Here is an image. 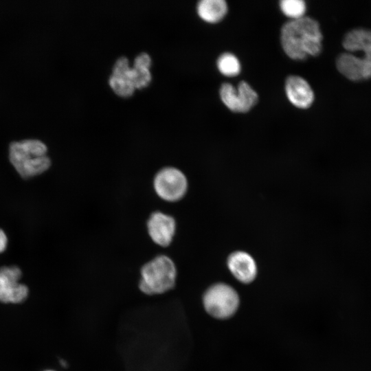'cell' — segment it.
Masks as SVG:
<instances>
[{
	"instance_id": "obj_1",
	"label": "cell",
	"mask_w": 371,
	"mask_h": 371,
	"mask_svg": "<svg viewBox=\"0 0 371 371\" xmlns=\"http://www.w3.org/2000/svg\"><path fill=\"white\" fill-rule=\"evenodd\" d=\"M322 34L315 19L304 16L291 20L282 26L280 40L286 54L294 60L318 55L322 49Z\"/></svg>"
},
{
	"instance_id": "obj_2",
	"label": "cell",
	"mask_w": 371,
	"mask_h": 371,
	"mask_svg": "<svg viewBox=\"0 0 371 371\" xmlns=\"http://www.w3.org/2000/svg\"><path fill=\"white\" fill-rule=\"evenodd\" d=\"M47 152V147L42 141L24 139L10 144L9 159L17 172L28 179L43 173L50 167Z\"/></svg>"
},
{
	"instance_id": "obj_3",
	"label": "cell",
	"mask_w": 371,
	"mask_h": 371,
	"mask_svg": "<svg viewBox=\"0 0 371 371\" xmlns=\"http://www.w3.org/2000/svg\"><path fill=\"white\" fill-rule=\"evenodd\" d=\"M177 278L174 260L166 254L157 255L141 267L138 288L146 295H161L175 286Z\"/></svg>"
},
{
	"instance_id": "obj_4",
	"label": "cell",
	"mask_w": 371,
	"mask_h": 371,
	"mask_svg": "<svg viewBox=\"0 0 371 371\" xmlns=\"http://www.w3.org/2000/svg\"><path fill=\"white\" fill-rule=\"evenodd\" d=\"M203 305L211 317L217 319H227L237 312L240 297L232 286L218 282L205 290L203 295Z\"/></svg>"
},
{
	"instance_id": "obj_5",
	"label": "cell",
	"mask_w": 371,
	"mask_h": 371,
	"mask_svg": "<svg viewBox=\"0 0 371 371\" xmlns=\"http://www.w3.org/2000/svg\"><path fill=\"white\" fill-rule=\"evenodd\" d=\"M153 187L156 195L167 203H176L184 198L188 190L185 173L175 166H165L154 176Z\"/></svg>"
},
{
	"instance_id": "obj_6",
	"label": "cell",
	"mask_w": 371,
	"mask_h": 371,
	"mask_svg": "<svg viewBox=\"0 0 371 371\" xmlns=\"http://www.w3.org/2000/svg\"><path fill=\"white\" fill-rule=\"evenodd\" d=\"M220 97L223 104L236 113L249 111L258 100L257 93L245 81L240 82L236 89L229 83H223L220 88Z\"/></svg>"
},
{
	"instance_id": "obj_7",
	"label": "cell",
	"mask_w": 371,
	"mask_h": 371,
	"mask_svg": "<svg viewBox=\"0 0 371 371\" xmlns=\"http://www.w3.org/2000/svg\"><path fill=\"white\" fill-rule=\"evenodd\" d=\"M22 273L15 265L0 267V301L3 303H21L27 296L26 285L19 282Z\"/></svg>"
},
{
	"instance_id": "obj_8",
	"label": "cell",
	"mask_w": 371,
	"mask_h": 371,
	"mask_svg": "<svg viewBox=\"0 0 371 371\" xmlns=\"http://www.w3.org/2000/svg\"><path fill=\"white\" fill-rule=\"evenodd\" d=\"M149 238L161 247L171 245L177 232V221L170 214L157 210L152 212L146 221Z\"/></svg>"
},
{
	"instance_id": "obj_9",
	"label": "cell",
	"mask_w": 371,
	"mask_h": 371,
	"mask_svg": "<svg viewBox=\"0 0 371 371\" xmlns=\"http://www.w3.org/2000/svg\"><path fill=\"white\" fill-rule=\"evenodd\" d=\"M339 71L347 78L359 81L371 78V60L352 53H342L336 60Z\"/></svg>"
},
{
	"instance_id": "obj_10",
	"label": "cell",
	"mask_w": 371,
	"mask_h": 371,
	"mask_svg": "<svg viewBox=\"0 0 371 371\" xmlns=\"http://www.w3.org/2000/svg\"><path fill=\"white\" fill-rule=\"evenodd\" d=\"M227 265L232 276L244 284L252 282L258 273V267L254 258L248 253L237 251L227 258Z\"/></svg>"
},
{
	"instance_id": "obj_11",
	"label": "cell",
	"mask_w": 371,
	"mask_h": 371,
	"mask_svg": "<svg viewBox=\"0 0 371 371\" xmlns=\"http://www.w3.org/2000/svg\"><path fill=\"white\" fill-rule=\"evenodd\" d=\"M288 100L300 109L308 108L314 101V93L308 82L298 76H289L285 82Z\"/></svg>"
},
{
	"instance_id": "obj_12",
	"label": "cell",
	"mask_w": 371,
	"mask_h": 371,
	"mask_svg": "<svg viewBox=\"0 0 371 371\" xmlns=\"http://www.w3.org/2000/svg\"><path fill=\"white\" fill-rule=\"evenodd\" d=\"M342 44L350 53L362 52L364 57L371 60V30L353 29L346 34Z\"/></svg>"
},
{
	"instance_id": "obj_13",
	"label": "cell",
	"mask_w": 371,
	"mask_h": 371,
	"mask_svg": "<svg viewBox=\"0 0 371 371\" xmlns=\"http://www.w3.org/2000/svg\"><path fill=\"white\" fill-rule=\"evenodd\" d=\"M196 11L203 21L216 23L226 15L227 5L224 0H201L197 3Z\"/></svg>"
},
{
	"instance_id": "obj_14",
	"label": "cell",
	"mask_w": 371,
	"mask_h": 371,
	"mask_svg": "<svg viewBox=\"0 0 371 371\" xmlns=\"http://www.w3.org/2000/svg\"><path fill=\"white\" fill-rule=\"evenodd\" d=\"M216 65L220 73L227 77H234L238 75L241 70L238 58L229 52L223 53L219 56Z\"/></svg>"
},
{
	"instance_id": "obj_15",
	"label": "cell",
	"mask_w": 371,
	"mask_h": 371,
	"mask_svg": "<svg viewBox=\"0 0 371 371\" xmlns=\"http://www.w3.org/2000/svg\"><path fill=\"white\" fill-rule=\"evenodd\" d=\"M124 78H126L135 89H142L150 85L152 74L149 69L137 68L132 66Z\"/></svg>"
},
{
	"instance_id": "obj_16",
	"label": "cell",
	"mask_w": 371,
	"mask_h": 371,
	"mask_svg": "<svg viewBox=\"0 0 371 371\" xmlns=\"http://www.w3.org/2000/svg\"><path fill=\"white\" fill-rule=\"evenodd\" d=\"M280 8L282 13L291 20H296L304 16L306 6L302 0H282L280 1Z\"/></svg>"
},
{
	"instance_id": "obj_17",
	"label": "cell",
	"mask_w": 371,
	"mask_h": 371,
	"mask_svg": "<svg viewBox=\"0 0 371 371\" xmlns=\"http://www.w3.org/2000/svg\"><path fill=\"white\" fill-rule=\"evenodd\" d=\"M109 85L116 95L122 98L131 96L136 90L126 78L112 74L109 78Z\"/></svg>"
},
{
	"instance_id": "obj_18",
	"label": "cell",
	"mask_w": 371,
	"mask_h": 371,
	"mask_svg": "<svg viewBox=\"0 0 371 371\" xmlns=\"http://www.w3.org/2000/svg\"><path fill=\"white\" fill-rule=\"evenodd\" d=\"M130 68L131 66L128 59L125 56H121L115 60L112 69L111 74L124 78Z\"/></svg>"
},
{
	"instance_id": "obj_19",
	"label": "cell",
	"mask_w": 371,
	"mask_h": 371,
	"mask_svg": "<svg viewBox=\"0 0 371 371\" xmlns=\"http://www.w3.org/2000/svg\"><path fill=\"white\" fill-rule=\"evenodd\" d=\"M151 65L152 59L150 56L146 52H142L135 58L133 67L150 69Z\"/></svg>"
},
{
	"instance_id": "obj_20",
	"label": "cell",
	"mask_w": 371,
	"mask_h": 371,
	"mask_svg": "<svg viewBox=\"0 0 371 371\" xmlns=\"http://www.w3.org/2000/svg\"><path fill=\"white\" fill-rule=\"evenodd\" d=\"M8 239L5 232L0 229V253L3 252L7 245Z\"/></svg>"
},
{
	"instance_id": "obj_21",
	"label": "cell",
	"mask_w": 371,
	"mask_h": 371,
	"mask_svg": "<svg viewBox=\"0 0 371 371\" xmlns=\"http://www.w3.org/2000/svg\"><path fill=\"white\" fill-rule=\"evenodd\" d=\"M45 371H53V370H45Z\"/></svg>"
}]
</instances>
